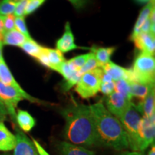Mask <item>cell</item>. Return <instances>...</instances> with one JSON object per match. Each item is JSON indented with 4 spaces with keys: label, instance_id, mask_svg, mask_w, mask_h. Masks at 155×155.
Masks as SVG:
<instances>
[{
    "label": "cell",
    "instance_id": "f1b7e54d",
    "mask_svg": "<svg viewBox=\"0 0 155 155\" xmlns=\"http://www.w3.org/2000/svg\"><path fill=\"white\" fill-rule=\"evenodd\" d=\"M15 29H16L17 30H18L19 32H20L21 33L24 35L25 36H26L28 39H32L31 38L30 33H29V31L28 30V28H27V25H26V23H25L24 17H15Z\"/></svg>",
    "mask_w": 155,
    "mask_h": 155
},
{
    "label": "cell",
    "instance_id": "836d02e7",
    "mask_svg": "<svg viewBox=\"0 0 155 155\" xmlns=\"http://www.w3.org/2000/svg\"><path fill=\"white\" fill-rule=\"evenodd\" d=\"M68 1L71 2L75 9L79 10V9H83V7H86V5L88 3L89 0H68Z\"/></svg>",
    "mask_w": 155,
    "mask_h": 155
},
{
    "label": "cell",
    "instance_id": "e0dca14e",
    "mask_svg": "<svg viewBox=\"0 0 155 155\" xmlns=\"http://www.w3.org/2000/svg\"><path fill=\"white\" fill-rule=\"evenodd\" d=\"M58 150L61 155H96V153L91 150L66 141L60 143Z\"/></svg>",
    "mask_w": 155,
    "mask_h": 155
},
{
    "label": "cell",
    "instance_id": "f6af8a7d",
    "mask_svg": "<svg viewBox=\"0 0 155 155\" xmlns=\"http://www.w3.org/2000/svg\"><path fill=\"white\" fill-rule=\"evenodd\" d=\"M12 1H13V2H15V3H17V2H19V1H21V0H12Z\"/></svg>",
    "mask_w": 155,
    "mask_h": 155
},
{
    "label": "cell",
    "instance_id": "cb8c5ba5",
    "mask_svg": "<svg viewBox=\"0 0 155 155\" xmlns=\"http://www.w3.org/2000/svg\"><path fill=\"white\" fill-rule=\"evenodd\" d=\"M20 48L29 55L37 59L40 55V53H42L44 47H42L38 42L31 39V40H27Z\"/></svg>",
    "mask_w": 155,
    "mask_h": 155
},
{
    "label": "cell",
    "instance_id": "484cf974",
    "mask_svg": "<svg viewBox=\"0 0 155 155\" xmlns=\"http://www.w3.org/2000/svg\"><path fill=\"white\" fill-rule=\"evenodd\" d=\"M91 55V52L89 53L83 54V55L76 56V57L73 58L72 59L69 60V61H68V63L75 70L79 71V70L85 65V63H86V61H88V59L90 58Z\"/></svg>",
    "mask_w": 155,
    "mask_h": 155
},
{
    "label": "cell",
    "instance_id": "d590c367",
    "mask_svg": "<svg viewBox=\"0 0 155 155\" xmlns=\"http://www.w3.org/2000/svg\"><path fill=\"white\" fill-rule=\"evenodd\" d=\"M150 19H147L145 22L143 24L142 26L140 29V32H145V33H148V32H150Z\"/></svg>",
    "mask_w": 155,
    "mask_h": 155
},
{
    "label": "cell",
    "instance_id": "5b68a950",
    "mask_svg": "<svg viewBox=\"0 0 155 155\" xmlns=\"http://www.w3.org/2000/svg\"><path fill=\"white\" fill-rule=\"evenodd\" d=\"M103 69L97 68L81 75L75 86V91L82 98L88 99L100 91Z\"/></svg>",
    "mask_w": 155,
    "mask_h": 155
},
{
    "label": "cell",
    "instance_id": "1f68e13d",
    "mask_svg": "<svg viewBox=\"0 0 155 155\" xmlns=\"http://www.w3.org/2000/svg\"><path fill=\"white\" fill-rule=\"evenodd\" d=\"M100 91L106 96H108L111 93L115 91V84L114 81L110 82H101L100 86Z\"/></svg>",
    "mask_w": 155,
    "mask_h": 155
},
{
    "label": "cell",
    "instance_id": "b9f144b4",
    "mask_svg": "<svg viewBox=\"0 0 155 155\" xmlns=\"http://www.w3.org/2000/svg\"><path fill=\"white\" fill-rule=\"evenodd\" d=\"M134 1L138 4H147L148 3L150 0H134Z\"/></svg>",
    "mask_w": 155,
    "mask_h": 155
},
{
    "label": "cell",
    "instance_id": "7bdbcfd3",
    "mask_svg": "<svg viewBox=\"0 0 155 155\" xmlns=\"http://www.w3.org/2000/svg\"><path fill=\"white\" fill-rule=\"evenodd\" d=\"M5 32H2L0 31V42H3V39H4V35H5Z\"/></svg>",
    "mask_w": 155,
    "mask_h": 155
},
{
    "label": "cell",
    "instance_id": "ba28073f",
    "mask_svg": "<svg viewBox=\"0 0 155 155\" xmlns=\"http://www.w3.org/2000/svg\"><path fill=\"white\" fill-rule=\"evenodd\" d=\"M37 60L45 67L57 72L62 64L66 61L63 54L59 50L47 48H43L42 53Z\"/></svg>",
    "mask_w": 155,
    "mask_h": 155
},
{
    "label": "cell",
    "instance_id": "5bb4252c",
    "mask_svg": "<svg viewBox=\"0 0 155 155\" xmlns=\"http://www.w3.org/2000/svg\"><path fill=\"white\" fill-rule=\"evenodd\" d=\"M132 41L134 42L136 48L141 52H144L154 55L155 51V38L154 35L150 33L140 32L137 35Z\"/></svg>",
    "mask_w": 155,
    "mask_h": 155
},
{
    "label": "cell",
    "instance_id": "ee69618b",
    "mask_svg": "<svg viewBox=\"0 0 155 155\" xmlns=\"http://www.w3.org/2000/svg\"><path fill=\"white\" fill-rule=\"evenodd\" d=\"M5 119H6V116H2V115H1V114H0V122L3 121Z\"/></svg>",
    "mask_w": 155,
    "mask_h": 155
},
{
    "label": "cell",
    "instance_id": "f546056e",
    "mask_svg": "<svg viewBox=\"0 0 155 155\" xmlns=\"http://www.w3.org/2000/svg\"><path fill=\"white\" fill-rule=\"evenodd\" d=\"M45 2V0H28V4L25 11V16L33 13Z\"/></svg>",
    "mask_w": 155,
    "mask_h": 155
},
{
    "label": "cell",
    "instance_id": "d6986e66",
    "mask_svg": "<svg viewBox=\"0 0 155 155\" xmlns=\"http://www.w3.org/2000/svg\"><path fill=\"white\" fill-rule=\"evenodd\" d=\"M116 49L115 47L96 48L94 49H91L99 68H103L106 64L111 61V57L115 52Z\"/></svg>",
    "mask_w": 155,
    "mask_h": 155
},
{
    "label": "cell",
    "instance_id": "44dd1931",
    "mask_svg": "<svg viewBox=\"0 0 155 155\" xmlns=\"http://www.w3.org/2000/svg\"><path fill=\"white\" fill-rule=\"evenodd\" d=\"M27 40H31V39H28L16 29H14V30L5 32L4 35L3 44L21 47Z\"/></svg>",
    "mask_w": 155,
    "mask_h": 155
},
{
    "label": "cell",
    "instance_id": "74e56055",
    "mask_svg": "<svg viewBox=\"0 0 155 155\" xmlns=\"http://www.w3.org/2000/svg\"><path fill=\"white\" fill-rule=\"evenodd\" d=\"M120 155H143L141 152H128V151H126V152H124L120 154Z\"/></svg>",
    "mask_w": 155,
    "mask_h": 155
},
{
    "label": "cell",
    "instance_id": "e575fe53",
    "mask_svg": "<svg viewBox=\"0 0 155 155\" xmlns=\"http://www.w3.org/2000/svg\"><path fill=\"white\" fill-rule=\"evenodd\" d=\"M32 141H33L35 146L37 150H38L39 155H50L49 153L47 152V151L45 150V149L43 148V147H42L38 141L33 139H32Z\"/></svg>",
    "mask_w": 155,
    "mask_h": 155
},
{
    "label": "cell",
    "instance_id": "2e32d148",
    "mask_svg": "<svg viewBox=\"0 0 155 155\" xmlns=\"http://www.w3.org/2000/svg\"><path fill=\"white\" fill-rule=\"evenodd\" d=\"M16 138L3 123L0 122V151L8 152L14 150Z\"/></svg>",
    "mask_w": 155,
    "mask_h": 155
},
{
    "label": "cell",
    "instance_id": "8fae6325",
    "mask_svg": "<svg viewBox=\"0 0 155 155\" xmlns=\"http://www.w3.org/2000/svg\"><path fill=\"white\" fill-rule=\"evenodd\" d=\"M16 143L14 148V155H39L33 141L22 131L16 130Z\"/></svg>",
    "mask_w": 155,
    "mask_h": 155
},
{
    "label": "cell",
    "instance_id": "4316f807",
    "mask_svg": "<svg viewBox=\"0 0 155 155\" xmlns=\"http://www.w3.org/2000/svg\"><path fill=\"white\" fill-rule=\"evenodd\" d=\"M17 3L12 0H2L0 2V15H7L14 14Z\"/></svg>",
    "mask_w": 155,
    "mask_h": 155
},
{
    "label": "cell",
    "instance_id": "7c38bea8",
    "mask_svg": "<svg viewBox=\"0 0 155 155\" xmlns=\"http://www.w3.org/2000/svg\"><path fill=\"white\" fill-rule=\"evenodd\" d=\"M58 73L64 78L63 84L62 88L64 91H68L70 89L76 85L81 75L79 74L78 71H76L71 66L68 61H65L61 65L58 70Z\"/></svg>",
    "mask_w": 155,
    "mask_h": 155
},
{
    "label": "cell",
    "instance_id": "7402d4cb",
    "mask_svg": "<svg viewBox=\"0 0 155 155\" xmlns=\"http://www.w3.org/2000/svg\"><path fill=\"white\" fill-rule=\"evenodd\" d=\"M102 69L106 74L111 77L113 81H116L120 79H125L127 68L116 65L111 61L106 64Z\"/></svg>",
    "mask_w": 155,
    "mask_h": 155
},
{
    "label": "cell",
    "instance_id": "3957f363",
    "mask_svg": "<svg viewBox=\"0 0 155 155\" xmlns=\"http://www.w3.org/2000/svg\"><path fill=\"white\" fill-rule=\"evenodd\" d=\"M154 56L141 52L136 57L132 68H129L127 81L129 83H154Z\"/></svg>",
    "mask_w": 155,
    "mask_h": 155
},
{
    "label": "cell",
    "instance_id": "52a82bcc",
    "mask_svg": "<svg viewBox=\"0 0 155 155\" xmlns=\"http://www.w3.org/2000/svg\"><path fill=\"white\" fill-rule=\"evenodd\" d=\"M155 137V123L142 116L139 129L138 152H144L150 145L154 144Z\"/></svg>",
    "mask_w": 155,
    "mask_h": 155
},
{
    "label": "cell",
    "instance_id": "d4e9b609",
    "mask_svg": "<svg viewBox=\"0 0 155 155\" xmlns=\"http://www.w3.org/2000/svg\"><path fill=\"white\" fill-rule=\"evenodd\" d=\"M114 84H115V91L124 97L126 99L131 102L132 96L131 95L129 83L124 79H120V80L114 81Z\"/></svg>",
    "mask_w": 155,
    "mask_h": 155
},
{
    "label": "cell",
    "instance_id": "8d00e7d4",
    "mask_svg": "<svg viewBox=\"0 0 155 155\" xmlns=\"http://www.w3.org/2000/svg\"><path fill=\"white\" fill-rule=\"evenodd\" d=\"M0 114L5 116H6L8 114V112H7V110L5 107V104H4L1 101H0Z\"/></svg>",
    "mask_w": 155,
    "mask_h": 155
},
{
    "label": "cell",
    "instance_id": "ffe728a7",
    "mask_svg": "<svg viewBox=\"0 0 155 155\" xmlns=\"http://www.w3.org/2000/svg\"><path fill=\"white\" fill-rule=\"evenodd\" d=\"M16 121L22 131L28 132L33 129L35 125V120L30 113L23 110H18L16 114Z\"/></svg>",
    "mask_w": 155,
    "mask_h": 155
},
{
    "label": "cell",
    "instance_id": "ac0fdd59",
    "mask_svg": "<svg viewBox=\"0 0 155 155\" xmlns=\"http://www.w3.org/2000/svg\"><path fill=\"white\" fill-rule=\"evenodd\" d=\"M153 8H154V0H150L147 3V5L143 8L142 10L140 12V13H139V17L137 19V22H136L134 25V28L133 32L130 37L131 40H132L137 35L140 33V29L141 26L145 22V21L149 18L151 11H152Z\"/></svg>",
    "mask_w": 155,
    "mask_h": 155
},
{
    "label": "cell",
    "instance_id": "8992f818",
    "mask_svg": "<svg viewBox=\"0 0 155 155\" xmlns=\"http://www.w3.org/2000/svg\"><path fill=\"white\" fill-rule=\"evenodd\" d=\"M23 99H25L24 96L18 91L0 82V101L5 104L8 114L13 119L16 118L15 108L19 102Z\"/></svg>",
    "mask_w": 155,
    "mask_h": 155
},
{
    "label": "cell",
    "instance_id": "4fadbf2b",
    "mask_svg": "<svg viewBox=\"0 0 155 155\" xmlns=\"http://www.w3.org/2000/svg\"><path fill=\"white\" fill-rule=\"evenodd\" d=\"M80 47L75 43L74 35L71 29L70 23L66 22L65 26L64 33L59 40L56 42V49L59 50L62 53H66Z\"/></svg>",
    "mask_w": 155,
    "mask_h": 155
},
{
    "label": "cell",
    "instance_id": "ab89813d",
    "mask_svg": "<svg viewBox=\"0 0 155 155\" xmlns=\"http://www.w3.org/2000/svg\"><path fill=\"white\" fill-rule=\"evenodd\" d=\"M148 155H155V147H154V143L152 144V147L151 148L150 152L148 153Z\"/></svg>",
    "mask_w": 155,
    "mask_h": 155
},
{
    "label": "cell",
    "instance_id": "4dcf8cb0",
    "mask_svg": "<svg viewBox=\"0 0 155 155\" xmlns=\"http://www.w3.org/2000/svg\"><path fill=\"white\" fill-rule=\"evenodd\" d=\"M15 16L13 14L4 16V30L5 32L15 29Z\"/></svg>",
    "mask_w": 155,
    "mask_h": 155
},
{
    "label": "cell",
    "instance_id": "6da1fadb",
    "mask_svg": "<svg viewBox=\"0 0 155 155\" xmlns=\"http://www.w3.org/2000/svg\"><path fill=\"white\" fill-rule=\"evenodd\" d=\"M61 114L65 121L64 135L67 140L87 147L100 145L90 106L75 103Z\"/></svg>",
    "mask_w": 155,
    "mask_h": 155
},
{
    "label": "cell",
    "instance_id": "60d3db41",
    "mask_svg": "<svg viewBox=\"0 0 155 155\" xmlns=\"http://www.w3.org/2000/svg\"><path fill=\"white\" fill-rule=\"evenodd\" d=\"M3 42H0V61L3 59V56H2V48H3Z\"/></svg>",
    "mask_w": 155,
    "mask_h": 155
},
{
    "label": "cell",
    "instance_id": "9a60e30c",
    "mask_svg": "<svg viewBox=\"0 0 155 155\" xmlns=\"http://www.w3.org/2000/svg\"><path fill=\"white\" fill-rule=\"evenodd\" d=\"M138 111L142 116L150 119L155 116V92L154 88L150 91L147 96L139 103L138 105H135Z\"/></svg>",
    "mask_w": 155,
    "mask_h": 155
},
{
    "label": "cell",
    "instance_id": "277c9868",
    "mask_svg": "<svg viewBox=\"0 0 155 155\" xmlns=\"http://www.w3.org/2000/svg\"><path fill=\"white\" fill-rule=\"evenodd\" d=\"M141 117L142 114L131 102L119 119L127 133L129 147L134 152H138L139 129Z\"/></svg>",
    "mask_w": 155,
    "mask_h": 155
},
{
    "label": "cell",
    "instance_id": "f35d334b",
    "mask_svg": "<svg viewBox=\"0 0 155 155\" xmlns=\"http://www.w3.org/2000/svg\"><path fill=\"white\" fill-rule=\"evenodd\" d=\"M0 31L5 32V30H4V16H2V15H0Z\"/></svg>",
    "mask_w": 155,
    "mask_h": 155
},
{
    "label": "cell",
    "instance_id": "9c48e42d",
    "mask_svg": "<svg viewBox=\"0 0 155 155\" xmlns=\"http://www.w3.org/2000/svg\"><path fill=\"white\" fill-rule=\"evenodd\" d=\"M0 82L2 83L3 84L6 85V86H11L16 89L17 91H18L19 93H21L24 96L25 99L28 100L29 101L32 103H38V104L42 103V101L39 99H37L34 97L31 96L28 93L25 92L22 88V87L19 86V83L17 82L15 78L13 77L10 70L9 69L8 66L6 64L4 58L0 61Z\"/></svg>",
    "mask_w": 155,
    "mask_h": 155
},
{
    "label": "cell",
    "instance_id": "7a4b0ae2",
    "mask_svg": "<svg viewBox=\"0 0 155 155\" xmlns=\"http://www.w3.org/2000/svg\"><path fill=\"white\" fill-rule=\"evenodd\" d=\"M90 106L100 144L111 147L116 150L129 148L127 133L121 121L112 115L99 101Z\"/></svg>",
    "mask_w": 155,
    "mask_h": 155
},
{
    "label": "cell",
    "instance_id": "83f0119b",
    "mask_svg": "<svg viewBox=\"0 0 155 155\" xmlns=\"http://www.w3.org/2000/svg\"><path fill=\"white\" fill-rule=\"evenodd\" d=\"M97 68H99V66H98V62H97L96 58H95L94 54L91 50V55L90 58H88V61L85 63V65L79 70L78 73L81 75H82L83 73L92 71V70Z\"/></svg>",
    "mask_w": 155,
    "mask_h": 155
},
{
    "label": "cell",
    "instance_id": "603a6c76",
    "mask_svg": "<svg viewBox=\"0 0 155 155\" xmlns=\"http://www.w3.org/2000/svg\"><path fill=\"white\" fill-rule=\"evenodd\" d=\"M130 92L131 96L140 98L142 101L151 89L154 88V83H129Z\"/></svg>",
    "mask_w": 155,
    "mask_h": 155
},
{
    "label": "cell",
    "instance_id": "30bf717a",
    "mask_svg": "<svg viewBox=\"0 0 155 155\" xmlns=\"http://www.w3.org/2000/svg\"><path fill=\"white\" fill-rule=\"evenodd\" d=\"M131 101L126 99L124 96L120 95L116 91H114L107 96L106 98V108L112 115L118 119L124 113L129 106L130 105Z\"/></svg>",
    "mask_w": 155,
    "mask_h": 155
},
{
    "label": "cell",
    "instance_id": "d6a6232c",
    "mask_svg": "<svg viewBox=\"0 0 155 155\" xmlns=\"http://www.w3.org/2000/svg\"><path fill=\"white\" fill-rule=\"evenodd\" d=\"M27 4H28V0H21L19 2H17L13 15L16 17H25V11Z\"/></svg>",
    "mask_w": 155,
    "mask_h": 155
}]
</instances>
